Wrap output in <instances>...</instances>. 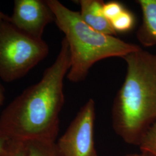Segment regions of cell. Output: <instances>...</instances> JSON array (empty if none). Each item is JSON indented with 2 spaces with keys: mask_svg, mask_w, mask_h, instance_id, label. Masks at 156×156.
Instances as JSON below:
<instances>
[{
  "mask_svg": "<svg viewBox=\"0 0 156 156\" xmlns=\"http://www.w3.org/2000/svg\"><path fill=\"white\" fill-rule=\"evenodd\" d=\"M138 147L140 151L156 156V122L146 132Z\"/></svg>",
  "mask_w": 156,
  "mask_h": 156,
  "instance_id": "cell-11",
  "label": "cell"
},
{
  "mask_svg": "<svg viewBox=\"0 0 156 156\" xmlns=\"http://www.w3.org/2000/svg\"><path fill=\"white\" fill-rule=\"evenodd\" d=\"M9 22L16 28L42 39L46 27L55 22V15L46 0H15Z\"/></svg>",
  "mask_w": 156,
  "mask_h": 156,
  "instance_id": "cell-6",
  "label": "cell"
},
{
  "mask_svg": "<svg viewBox=\"0 0 156 156\" xmlns=\"http://www.w3.org/2000/svg\"><path fill=\"white\" fill-rule=\"evenodd\" d=\"M46 2L68 44L70 68L67 78L73 83L84 80L96 62L114 57L123 58L140 48L138 45L95 31L84 22L79 12L69 9L57 0Z\"/></svg>",
  "mask_w": 156,
  "mask_h": 156,
  "instance_id": "cell-3",
  "label": "cell"
},
{
  "mask_svg": "<svg viewBox=\"0 0 156 156\" xmlns=\"http://www.w3.org/2000/svg\"><path fill=\"white\" fill-rule=\"evenodd\" d=\"M95 104L90 98L56 142L60 156H98L95 145Z\"/></svg>",
  "mask_w": 156,
  "mask_h": 156,
  "instance_id": "cell-5",
  "label": "cell"
},
{
  "mask_svg": "<svg viewBox=\"0 0 156 156\" xmlns=\"http://www.w3.org/2000/svg\"><path fill=\"white\" fill-rule=\"evenodd\" d=\"M124 9L122 4L117 1H110L104 3L103 6L104 15L110 22L118 16Z\"/></svg>",
  "mask_w": 156,
  "mask_h": 156,
  "instance_id": "cell-13",
  "label": "cell"
},
{
  "mask_svg": "<svg viewBox=\"0 0 156 156\" xmlns=\"http://www.w3.org/2000/svg\"><path fill=\"white\" fill-rule=\"evenodd\" d=\"M142 23L136 33L140 43L146 47L156 46V0H138Z\"/></svg>",
  "mask_w": 156,
  "mask_h": 156,
  "instance_id": "cell-8",
  "label": "cell"
},
{
  "mask_svg": "<svg viewBox=\"0 0 156 156\" xmlns=\"http://www.w3.org/2000/svg\"><path fill=\"white\" fill-rule=\"evenodd\" d=\"M10 17L6 15L0 10V21L2 20H9Z\"/></svg>",
  "mask_w": 156,
  "mask_h": 156,
  "instance_id": "cell-17",
  "label": "cell"
},
{
  "mask_svg": "<svg viewBox=\"0 0 156 156\" xmlns=\"http://www.w3.org/2000/svg\"><path fill=\"white\" fill-rule=\"evenodd\" d=\"M44 39L21 31L9 20L0 21V79L11 83L24 77L48 56Z\"/></svg>",
  "mask_w": 156,
  "mask_h": 156,
  "instance_id": "cell-4",
  "label": "cell"
},
{
  "mask_svg": "<svg viewBox=\"0 0 156 156\" xmlns=\"http://www.w3.org/2000/svg\"><path fill=\"white\" fill-rule=\"evenodd\" d=\"M79 4L80 6V16L91 28L108 35L115 36L117 34L112 28L110 21L104 15L103 1L80 0Z\"/></svg>",
  "mask_w": 156,
  "mask_h": 156,
  "instance_id": "cell-7",
  "label": "cell"
},
{
  "mask_svg": "<svg viewBox=\"0 0 156 156\" xmlns=\"http://www.w3.org/2000/svg\"><path fill=\"white\" fill-rule=\"evenodd\" d=\"M123 58L127 73L113 103L112 126L125 143L138 146L156 122V53L140 48Z\"/></svg>",
  "mask_w": 156,
  "mask_h": 156,
  "instance_id": "cell-2",
  "label": "cell"
},
{
  "mask_svg": "<svg viewBox=\"0 0 156 156\" xmlns=\"http://www.w3.org/2000/svg\"><path fill=\"white\" fill-rule=\"evenodd\" d=\"M153 156L149 154H147V153H146L144 152H142L140 151V153H130V154H126L125 156Z\"/></svg>",
  "mask_w": 156,
  "mask_h": 156,
  "instance_id": "cell-16",
  "label": "cell"
},
{
  "mask_svg": "<svg viewBox=\"0 0 156 156\" xmlns=\"http://www.w3.org/2000/svg\"><path fill=\"white\" fill-rule=\"evenodd\" d=\"M26 143L27 156H60L56 142L30 141Z\"/></svg>",
  "mask_w": 156,
  "mask_h": 156,
  "instance_id": "cell-9",
  "label": "cell"
},
{
  "mask_svg": "<svg viewBox=\"0 0 156 156\" xmlns=\"http://www.w3.org/2000/svg\"><path fill=\"white\" fill-rule=\"evenodd\" d=\"M135 22V17L132 12L124 9L118 16L112 20L111 23L112 28L117 33H126L131 30L134 27Z\"/></svg>",
  "mask_w": 156,
  "mask_h": 156,
  "instance_id": "cell-10",
  "label": "cell"
},
{
  "mask_svg": "<svg viewBox=\"0 0 156 156\" xmlns=\"http://www.w3.org/2000/svg\"><path fill=\"white\" fill-rule=\"evenodd\" d=\"M70 68V54L64 37L54 62L38 82L12 101L0 115V132L10 140L56 142L60 115L65 102L64 80Z\"/></svg>",
  "mask_w": 156,
  "mask_h": 156,
  "instance_id": "cell-1",
  "label": "cell"
},
{
  "mask_svg": "<svg viewBox=\"0 0 156 156\" xmlns=\"http://www.w3.org/2000/svg\"><path fill=\"white\" fill-rule=\"evenodd\" d=\"M10 140L0 132V153L5 147Z\"/></svg>",
  "mask_w": 156,
  "mask_h": 156,
  "instance_id": "cell-14",
  "label": "cell"
},
{
  "mask_svg": "<svg viewBox=\"0 0 156 156\" xmlns=\"http://www.w3.org/2000/svg\"><path fill=\"white\" fill-rule=\"evenodd\" d=\"M5 100V89L0 82V106L2 105Z\"/></svg>",
  "mask_w": 156,
  "mask_h": 156,
  "instance_id": "cell-15",
  "label": "cell"
},
{
  "mask_svg": "<svg viewBox=\"0 0 156 156\" xmlns=\"http://www.w3.org/2000/svg\"><path fill=\"white\" fill-rule=\"evenodd\" d=\"M0 156H27L26 143L9 140L0 153Z\"/></svg>",
  "mask_w": 156,
  "mask_h": 156,
  "instance_id": "cell-12",
  "label": "cell"
}]
</instances>
